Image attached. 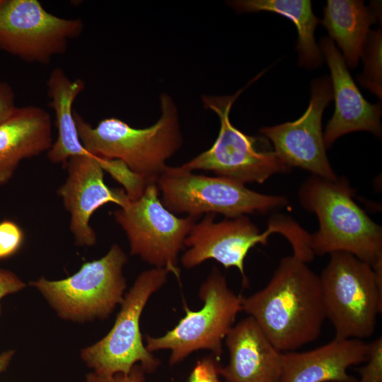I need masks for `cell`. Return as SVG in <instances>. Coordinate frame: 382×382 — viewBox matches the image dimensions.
<instances>
[{"mask_svg":"<svg viewBox=\"0 0 382 382\" xmlns=\"http://www.w3.org/2000/svg\"><path fill=\"white\" fill-rule=\"evenodd\" d=\"M125 232L130 254L180 278L178 255L197 218L178 217L168 210L159 197L156 183L148 184L141 195L113 212Z\"/></svg>","mask_w":382,"mask_h":382,"instance_id":"obj_11","label":"cell"},{"mask_svg":"<svg viewBox=\"0 0 382 382\" xmlns=\"http://www.w3.org/2000/svg\"><path fill=\"white\" fill-rule=\"evenodd\" d=\"M230 5L241 12L270 11L291 20L296 25L299 38L296 50L299 64L305 68H316L322 64L320 49L314 32L320 21L314 15L309 0H237Z\"/></svg>","mask_w":382,"mask_h":382,"instance_id":"obj_21","label":"cell"},{"mask_svg":"<svg viewBox=\"0 0 382 382\" xmlns=\"http://www.w3.org/2000/svg\"><path fill=\"white\" fill-rule=\"evenodd\" d=\"M161 115L153 125L131 127L115 117L105 118L93 127L74 111L79 139L91 154L105 160L122 162L147 184L156 183L168 166L166 161L181 146L178 111L171 98L162 93Z\"/></svg>","mask_w":382,"mask_h":382,"instance_id":"obj_3","label":"cell"},{"mask_svg":"<svg viewBox=\"0 0 382 382\" xmlns=\"http://www.w3.org/2000/svg\"><path fill=\"white\" fill-rule=\"evenodd\" d=\"M331 80L321 77L311 82L308 108L296 120L260 128L274 151L289 168H299L330 180L337 179L328 161L322 131L325 108L332 99Z\"/></svg>","mask_w":382,"mask_h":382,"instance_id":"obj_13","label":"cell"},{"mask_svg":"<svg viewBox=\"0 0 382 382\" xmlns=\"http://www.w3.org/2000/svg\"><path fill=\"white\" fill-rule=\"evenodd\" d=\"M219 360L212 354L198 360L193 367L187 382H220Z\"/></svg>","mask_w":382,"mask_h":382,"instance_id":"obj_25","label":"cell"},{"mask_svg":"<svg viewBox=\"0 0 382 382\" xmlns=\"http://www.w3.org/2000/svg\"><path fill=\"white\" fill-rule=\"evenodd\" d=\"M156 185L168 210L197 219L207 214H219L225 218L265 214L289 203L284 196L262 194L218 176L196 175L181 166H167Z\"/></svg>","mask_w":382,"mask_h":382,"instance_id":"obj_6","label":"cell"},{"mask_svg":"<svg viewBox=\"0 0 382 382\" xmlns=\"http://www.w3.org/2000/svg\"><path fill=\"white\" fill-rule=\"evenodd\" d=\"M347 179L309 176L299 190L302 207L315 214L318 230L311 234L314 255L350 253L372 267L382 264V228L354 199Z\"/></svg>","mask_w":382,"mask_h":382,"instance_id":"obj_2","label":"cell"},{"mask_svg":"<svg viewBox=\"0 0 382 382\" xmlns=\"http://www.w3.org/2000/svg\"><path fill=\"white\" fill-rule=\"evenodd\" d=\"M24 233L14 221L5 219L0 221V260L14 255L24 242Z\"/></svg>","mask_w":382,"mask_h":382,"instance_id":"obj_23","label":"cell"},{"mask_svg":"<svg viewBox=\"0 0 382 382\" xmlns=\"http://www.w3.org/2000/svg\"><path fill=\"white\" fill-rule=\"evenodd\" d=\"M320 49L330 71L335 108L323 134L325 148L340 137L356 131H367L379 137L381 105H374L363 97L353 81L346 63L330 37H323Z\"/></svg>","mask_w":382,"mask_h":382,"instance_id":"obj_15","label":"cell"},{"mask_svg":"<svg viewBox=\"0 0 382 382\" xmlns=\"http://www.w3.org/2000/svg\"><path fill=\"white\" fill-rule=\"evenodd\" d=\"M83 28L81 18L57 16L37 0L0 3V50L28 62L49 63L64 53Z\"/></svg>","mask_w":382,"mask_h":382,"instance_id":"obj_12","label":"cell"},{"mask_svg":"<svg viewBox=\"0 0 382 382\" xmlns=\"http://www.w3.org/2000/svg\"><path fill=\"white\" fill-rule=\"evenodd\" d=\"M86 382H131L129 373L128 374H117L108 376L93 371L86 374Z\"/></svg>","mask_w":382,"mask_h":382,"instance_id":"obj_28","label":"cell"},{"mask_svg":"<svg viewBox=\"0 0 382 382\" xmlns=\"http://www.w3.org/2000/svg\"><path fill=\"white\" fill-rule=\"evenodd\" d=\"M242 311L282 353L315 341L326 319L319 276L293 255L280 260L264 288L243 297Z\"/></svg>","mask_w":382,"mask_h":382,"instance_id":"obj_1","label":"cell"},{"mask_svg":"<svg viewBox=\"0 0 382 382\" xmlns=\"http://www.w3.org/2000/svg\"><path fill=\"white\" fill-rule=\"evenodd\" d=\"M330 255L319 276L326 318L337 339L369 337L382 311V280L372 267L345 252Z\"/></svg>","mask_w":382,"mask_h":382,"instance_id":"obj_5","label":"cell"},{"mask_svg":"<svg viewBox=\"0 0 382 382\" xmlns=\"http://www.w3.org/2000/svg\"><path fill=\"white\" fill-rule=\"evenodd\" d=\"M145 372L140 365L136 364L129 372L131 382H145Z\"/></svg>","mask_w":382,"mask_h":382,"instance_id":"obj_30","label":"cell"},{"mask_svg":"<svg viewBox=\"0 0 382 382\" xmlns=\"http://www.w3.org/2000/svg\"><path fill=\"white\" fill-rule=\"evenodd\" d=\"M203 306L197 311L184 306L185 316L161 337H146L147 350H170L169 363L175 365L200 349L211 351L220 360L222 345L242 311L243 296L228 286L226 277L216 267L202 283L199 291Z\"/></svg>","mask_w":382,"mask_h":382,"instance_id":"obj_8","label":"cell"},{"mask_svg":"<svg viewBox=\"0 0 382 382\" xmlns=\"http://www.w3.org/2000/svg\"><path fill=\"white\" fill-rule=\"evenodd\" d=\"M81 79L71 80L60 67L52 70L47 81L49 106L55 113L57 137L47 156L54 163H66L67 160L78 155L90 154L83 146L79 137L72 108L78 96L85 89Z\"/></svg>","mask_w":382,"mask_h":382,"instance_id":"obj_19","label":"cell"},{"mask_svg":"<svg viewBox=\"0 0 382 382\" xmlns=\"http://www.w3.org/2000/svg\"><path fill=\"white\" fill-rule=\"evenodd\" d=\"M53 142L51 117L45 110L16 107L0 124V185L11 180L23 160L47 152Z\"/></svg>","mask_w":382,"mask_h":382,"instance_id":"obj_18","label":"cell"},{"mask_svg":"<svg viewBox=\"0 0 382 382\" xmlns=\"http://www.w3.org/2000/svg\"><path fill=\"white\" fill-rule=\"evenodd\" d=\"M169 272L153 267L142 272L125 295L121 309L110 332L81 352L85 364L97 374H128L136 364L154 372L160 361L147 350L140 331V318L151 295L167 281Z\"/></svg>","mask_w":382,"mask_h":382,"instance_id":"obj_9","label":"cell"},{"mask_svg":"<svg viewBox=\"0 0 382 382\" xmlns=\"http://www.w3.org/2000/svg\"><path fill=\"white\" fill-rule=\"evenodd\" d=\"M13 354V350L5 351L0 354V374L7 369Z\"/></svg>","mask_w":382,"mask_h":382,"instance_id":"obj_29","label":"cell"},{"mask_svg":"<svg viewBox=\"0 0 382 382\" xmlns=\"http://www.w3.org/2000/svg\"><path fill=\"white\" fill-rule=\"evenodd\" d=\"M25 286L26 284L15 273L8 270L0 269V301L4 296L18 292Z\"/></svg>","mask_w":382,"mask_h":382,"instance_id":"obj_26","label":"cell"},{"mask_svg":"<svg viewBox=\"0 0 382 382\" xmlns=\"http://www.w3.org/2000/svg\"><path fill=\"white\" fill-rule=\"evenodd\" d=\"M1 0H0V3H1Z\"/></svg>","mask_w":382,"mask_h":382,"instance_id":"obj_31","label":"cell"},{"mask_svg":"<svg viewBox=\"0 0 382 382\" xmlns=\"http://www.w3.org/2000/svg\"><path fill=\"white\" fill-rule=\"evenodd\" d=\"M127 257L117 244L101 258L83 263L78 272L60 280L40 277L30 282L66 320L83 323L105 319L121 304L126 289L123 267Z\"/></svg>","mask_w":382,"mask_h":382,"instance_id":"obj_7","label":"cell"},{"mask_svg":"<svg viewBox=\"0 0 382 382\" xmlns=\"http://www.w3.org/2000/svg\"><path fill=\"white\" fill-rule=\"evenodd\" d=\"M243 90L231 96L202 97L204 107L219 118V132L209 149L183 163V168L212 171L218 177L243 185L263 183L275 174L291 171L274 151L260 149L259 138L243 133L231 122V108Z\"/></svg>","mask_w":382,"mask_h":382,"instance_id":"obj_10","label":"cell"},{"mask_svg":"<svg viewBox=\"0 0 382 382\" xmlns=\"http://www.w3.org/2000/svg\"><path fill=\"white\" fill-rule=\"evenodd\" d=\"M369 350L364 340L334 338L308 351L284 352L279 382H357L347 370L365 362Z\"/></svg>","mask_w":382,"mask_h":382,"instance_id":"obj_16","label":"cell"},{"mask_svg":"<svg viewBox=\"0 0 382 382\" xmlns=\"http://www.w3.org/2000/svg\"><path fill=\"white\" fill-rule=\"evenodd\" d=\"M216 214H207L196 222L185 241L187 250L181 257L187 269L199 265L207 260H214L225 268L236 267L248 284L245 274L244 261L250 250L257 244L266 245L269 237L279 233L289 242L293 255L310 262L314 255L311 248V234L294 219L276 214L268 221L267 229L260 232L246 215L225 218L216 222Z\"/></svg>","mask_w":382,"mask_h":382,"instance_id":"obj_4","label":"cell"},{"mask_svg":"<svg viewBox=\"0 0 382 382\" xmlns=\"http://www.w3.org/2000/svg\"><path fill=\"white\" fill-rule=\"evenodd\" d=\"M381 30L369 33L361 57L364 61L359 83L381 98Z\"/></svg>","mask_w":382,"mask_h":382,"instance_id":"obj_22","label":"cell"},{"mask_svg":"<svg viewBox=\"0 0 382 382\" xmlns=\"http://www.w3.org/2000/svg\"><path fill=\"white\" fill-rule=\"evenodd\" d=\"M366 364L357 369L360 378L357 382H382V337L369 343Z\"/></svg>","mask_w":382,"mask_h":382,"instance_id":"obj_24","label":"cell"},{"mask_svg":"<svg viewBox=\"0 0 382 382\" xmlns=\"http://www.w3.org/2000/svg\"><path fill=\"white\" fill-rule=\"evenodd\" d=\"M64 165L68 176L57 193L70 214V231L76 245L93 246L97 241L90 225L93 214L108 203L122 207L129 198L125 190L111 189L105 183L104 170L108 168V160L90 154L74 156Z\"/></svg>","mask_w":382,"mask_h":382,"instance_id":"obj_14","label":"cell"},{"mask_svg":"<svg viewBox=\"0 0 382 382\" xmlns=\"http://www.w3.org/2000/svg\"><path fill=\"white\" fill-rule=\"evenodd\" d=\"M375 8H369L359 0H328L324 8L323 25L330 38L342 51V57L349 68H355L361 57L369 28L376 23Z\"/></svg>","mask_w":382,"mask_h":382,"instance_id":"obj_20","label":"cell"},{"mask_svg":"<svg viewBox=\"0 0 382 382\" xmlns=\"http://www.w3.org/2000/svg\"><path fill=\"white\" fill-rule=\"evenodd\" d=\"M16 108L12 87L8 83L0 81V124L8 119Z\"/></svg>","mask_w":382,"mask_h":382,"instance_id":"obj_27","label":"cell"},{"mask_svg":"<svg viewBox=\"0 0 382 382\" xmlns=\"http://www.w3.org/2000/svg\"><path fill=\"white\" fill-rule=\"evenodd\" d=\"M229 353L219 374L226 382H279L282 354L250 316L233 325L225 338Z\"/></svg>","mask_w":382,"mask_h":382,"instance_id":"obj_17","label":"cell"}]
</instances>
